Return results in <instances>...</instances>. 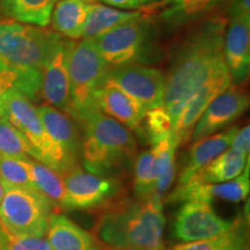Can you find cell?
Masks as SVG:
<instances>
[{"label":"cell","instance_id":"60d3db41","mask_svg":"<svg viewBox=\"0 0 250 250\" xmlns=\"http://www.w3.org/2000/svg\"><path fill=\"white\" fill-rule=\"evenodd\" d=\"M86 1H88V2H95V0H86Z\"/></svg>","mask_w":250,"mask_h":250},{"label":"cell","instance_id":"4316f807","mask_svg":"<svg viewBox=\"0 0 250 250\" xmlns=\"http://www.w3.org/2000/svg\"><path fill=\"white\" fill-rule=\"evenodd\" d=\"M169 250H248V224L239 217L233 226L220 235L203 241L181 243Z\"/></svg>","mask_w":250,"mask_h":250},{"label":"cell","instance_id":"9a60e30c","mask_svg":"<svg viewBox=\"0 0 250 250\" xmlns=\"http://www.w3.org/2000/svg\"><path fill=\"white\" fill-rule=\"evenodd\" d=\"M224 57L232 85H242L250 72V17L229 19L224 39Z\"/></svg>","mask_w":250,"mask_h":250},{"label":"cell","instance_id":"836d02e7","mask_svg":"<svg viewBox=\"0 0 250 250\" xmlns=\"http://www.w3.org/2000/svg\"><path fill=\"white\" fill-rule=\"evenodd\" d=\"M229 148L235 149V151L242 153L247 156H249L250 152V127L249 125H246L241 130H237V132L234 136V138L230 143Z\"/></svg>","mask_w":250,"mask_h":250},{"label":"cell","instance_id":"52a82bcc","mask_svg":"<svg viewBox=\"0 0 250 250\" xmlns=\"http://www.w3.org/2000/svg\"><path fill=\"white\" fill-rule=\"evenodd\" d=\"M55 213L59 212L54 204L33 189H7L0 202V224L13 235L45 236Z\"/></svg>","mask_w":250,"mask_h":250},{"label":"cell","instance_id":"7402d4cb","mask_svg":"<svg viewBox=\"0 0 250 250\" xmlns=\"http://www.w3.org/2000/svg\"><path fill=\"white\" fill-rule=\"evenodd\" d=\"M90 2L86 0H58L51 14L55 33L70 40H81Z\"/></svg>","mask_w":250,"mask_h":250},{"label":"cell","instance_id":"d590c367","mask_svg":"<svg viewBox=\"0 0 250 250\" xmlns=\"http://www.w3.org/2000/svg\"><path fill=\"white\" fill-rule=\"evenodd\" d=\"M102 2L116 8L125 9H138L143 4L139 0H101Z\"/></svg>","mask_w":250,"mask_h":250},{"label":"cell","instance_id":"ba28073f","mask_svg":"<svg viewBox=\"0 0 250 250\" xmlns=\"http://www.w3.org/2000/svg\"><path fill=\"white\" fill-rule=\"evenodd\" d=\"M144 18L121 24L92 39L109 67L137 64L145 57L149 42V26Z\"/></svg>","mask_w":250,"mask_h":250},{"label":"cell","instance_id":"d6a6232c","mask_svg":"<svg viewBox=\"0 0 250 250\" xmlns=\"http://www.w3.org/2000/svg\"><path fill=\"white\" fill-rule=\"evenodd\" d=\"M7 234L6 250H52L46 236Z\"/></svg>","mask_w":250,"mask_h":250},{"label":"cell","instance_id":"5b68a950","mask_svg":"<svg viewBox=\"0 0 250 250\" xmlns=\"http://www.w3.org/2000/svg\"><path fill=\"white\" fill-rule=\"evenodd\" d=\"M111 68L100 55L92 39L74 42L68 61L71 105L66 114L70 117L94 108V93L108 79Z\"/></svg>","mask_w":250,"mask_h":250},{"label":"cell","instance_id":"1f68e13d","mask_svg":"<svg viewBox=\"0 0 250 250\" xmlns=\"http://www.w3.org/2000/svg\"><path fill=\"white\" fill-rule=\"evenodd\" d=\"M143 123H145L146 136L152 145L173 136V123L164 107L146 110Z\"/></svg>","mask_w":250,"mask_h":250},{"label":"cell","instance_id":"6da1fadb","mask_svg":"<svg viewBox=\"0 0 250 250\" xmlns=\"http://www.w3.org/2000/svg\"><path fill=\"white\" fill-rule=\"evenodd\" d=\"M227 19L206 20L183 41L166 77L162 107L169 115L173 130L184 105L211 79L219 68L226 66L224 39Z\"/></svg>","mask_w":250,"mask_h":250},{"label":"cell","instance_id":"5bb4252c","mask_svg":"<svg viewBox=\"0 0 250 250\" xmlns=\"http://www.w3.org/2000/svg\"><path fill=\"white\" fill-rule=\"evenodd\" d=\"M249 162L239 176L223 183H201L189 180L183 184H176L167 196L168 203H184L203 201L212 203L215 199L230 203L245 201L250 191Z\"/></svg>","mask_w":250,"mask_h":250},{"label":"cell","instance_id":"3957f363","mask_svg":"<svg viewBox=\"0 0 250 250\" xmlns=\"http://www.w3.org/2000/svg\"><path fill=\"white\" fill-rule=\"evenodd\" d=\"M71 118L85 133L81 155L90 173L107 176L136 155V139L131 131L98 108L87 109Z\"/></svg>","mask_w":250,"mask_h":250},{"label":"cell","instance_id":"cb8c5ba5","mask_svg":"<svg viewBox=\"0 0 250 250\" xmlns=\"http://www.w3.org/2000/svg\"><path fill=\"white\" fill-rule=\"evenodd\" d=\"M249 162V156L227 148L210 164L197 171L190 180L201 183H223L235 179L242 173ZM189 181V180H188Z\"/></svg>","mask_w":250,"mask_h":250},{"label":"cell","instance_id":"4dcf8cb0","mask_svg":"<svg viewBox=\"0 0 250 250\" xmlns=\"http://www.w3.org/2000/svg\"><path fill=\"white\" fill-rule=\"evenodd\" d=\"M26 160L0 154V183L4 190L14 188L35 190Z\"/></svg>","mask_w":250,"mask_h":250},{"label":"cell","instance_id":"7a4b0ae2","mask_svg":"<svg viewBox=\"0 0 250 250\" xmlns=\"http://www.w3.org/2000/svg\"><path fill=\"white\" fill-rule=\"evenodd\" d=\"M166 218L162 199H112L102 206L94 234L108 250H161Z\"/></svg>","mask_w":250,"mask_h":250},{"label":"cell","instance_id":"ab89813d","mask_svg":"<svg viewBox=\"0 0 250 250\" xmlns=\"http://www.w3.org/2000/svg\"><path fill=\"white\" fill-rule=\"evenodd\" d=\"M142 4H149V2H153V1H158V0H139Z\"/></svg>","mask_w":250,"mask_h":250},{"label":"cell","instance_id":"e575fe53","mask_svg":"<svg viewBox=\"0 0 250 250\" xmlns=\"http://www.w3.org/2000/svg\"><path fill=\"white\" fill-rule=\"evenodd\" d=\"M247 15L250 17V0H232L228 7V18Z\"/></svg>","mask_w":250,"mask_h":250},{"label":"cell","instance_id":"f1b7e54d","mask_svg":"<svg viewBox=\"0 0 250 250\" xmlns=\"http://www.w3.org/2000/svg\"><path fill=\"white\" fill-rule=\"evenodd\" d=\"M158 182L155 156L153 148L143 151L137 156L134 164V193L139 199H146L154 196Z\"/></svg>","mask_w":250,"mask_h":250},{"label":"cell","instance_id":"30bf717a","mask_svg":"<svg viewBox=\"0 0 250 250\" xmlns=\"http://www.w3.org/2000/svg\"><path fill=\"white\" fill-rule=\"evenodd\" d=\"M108 80L136 100L145 110L162 107L166 76L159 68L130 64L111 68Z\"/></svg>","mask_w":250,"mask_h":250},{"label":"cell","instance_id":"ffe728a7","mask_svg":"<svg viewBox=\"0 0 250 250\" xmlns=\"http://www.w3.org/2000/svg\"><path fill=\"white\" fill-rule=\"evenodd\" d=\"M225 0H164L154 5L159 19L170 29L191 24L208 17Z\"/></svg>","mask_w":250,"mask_h":250},{"label":"cell","instance_id":"7c38bea8","mask_svg":"<svg viewBox=\"0 0 250 250\" xmlns=\"http://www.w3.org/2000/svg\"><path fill=\"white\" fill-rule=\"evenodd\" d=\"M74 41L58 35L42 67L41 98L45 104L67 112L71 105L68 61Z\"/></svg>","mask_w":250,"mask_h":250},{"label":"cell","instance_id":"d6986e66","mask_svg":"<svg viewBox=\"0 0 250 250\" xmlns=\"http://www.w3.org/2000/svg\"><path fill=\"white\" fill-rule=\"evenodd\" d=\"M45 236L52 250L103 249L93 234L61 213L51 215Z\"/></svg>","mask_w":250,"mask_h":250},{"label":"cell","instance_id":"277c9868","mask_svg":"<svg viewBox=\"0 0 250 250\" xmlns=\"http://www.w3.org/2000/svg\"><path fill=\"white\" fill-rule=\"evenodd\" d=\"M2 116L24 137L35 153V160L64 175L72 170L66 156L54 142L41 120L35 105L17 90L2 95Z\"/></svg>","mask_w":250,"mask_h":250},{"label":"cell","instance_id":"8fae6325","mask_svg":"<svg viewBox=\"0 0 250 250\" xmlns=\"http://www.w3.org/2000/svg\"><path fill=\"white\" fill-rule=\"evenodd\" d=\"M173 224L174 236L183 243L203 241L227 232L234 220L220 217L212 203L188 201L182 203Z\"/></svg>","mask_w":250,"mask_h":250},{"label":"cell","instance_id":"2e32d148","mask_svg":"<svg viewBox=\"0 0 250 250\" xmlns=\"http://www.w3.org/2000/svg\"><path fill=\"white\" fill-rule=\"evenodd\" d=\"M230 85L232 83L227 66H224L219 68L211 77V79L188 101L173 130V137L177 146L189 142L193 126L205 109L219 94L223 93Z\"/></svg>","mask_w":250,"mask_h":250},{"label":"cell","instance_id":"83f0119b","mask_svg":"<svg viewBox=\"0 0 250 250\" xmlns=\"http://www.w3.org/2000/svg\"><path fill=\"white\" fill-rule=\"evenodd\" d=\"M177 147L179 146L173 136L153 145L152 148L154 152L156 171H158V182L155 186V192L158 195L160 193L161 196H164L176 176L175 152Z\"/></svg>","mask_w":250,"mask_h":250},{"label":"cell","instance_id":"4fadbf2b","mask_svg":"<svg viewBox=\"0 0 250 250\" xmlns=\"http://www.w3.org/2000/svg\"><path fill=\"white\" fill-rule=\"evenodd\" d=\"M249 107V96L240 86L230 85L219 94L193 126L190 140L192 143L217 133L241 117Z\"/></svg>","mask_w":250,"mask_h":250},{"label":"cell","instance_id":"e0dca14e","mask_svg":"<svg viewBox=\"0 0 250 250\" xmlns=\"http://www.w3.org/2000/svg\"><path fill=\"white\" fill-rule=\"evenodd\" d=\"M93 102L100 111L120 122L129 130H139L143 125L145 109L110 80L107 79L94 93Z\"/></svg>","mask_w":250,"mask_h":250},{"label":"cell","instance_id":"8d00e7d4","mask_svg":"<svg viewBox=\"0 0 250 250\" xmlns=\"http://www.w3.org/2000/svg\"><path fill=\"white\" fill-rule=\"evenodd\" d=\"M6 246H7V234L0 224V250H6Z\"/></svg>","mask_w":250,"mask_h":250},{"label":"cell","instance_id":"603a6c76","mask_svg":"<svg viewBox=\"0 0 250 250\" xmlns=\"http://www.w3.org/2000/svg\"><path fill=\"white\" fill-rule=\"evenodd\" d=\"M144 17L142 11H122L109 6L90 2L88 17L81 39H95L115 28Z\"/></svg>","mask_w":250,"mask_h":250},{"label":"cell","instance_id":"f546056e","mask_svg":"<svg viewBox=\"0 0 250 250\" xmlns=\"http://www.w3.org/2000/svg\"><path fill=\"white\" fill-rule=\"evenodd\" d=\"M0 154L23 160L35 159L29 143L4 116L0 117Z\"/></svg>","mask_w":250,"mask_h":250},{"label":"cell","instance_id":"44dd1931","mask_svg":"<svg viewBox=\"0 0 250 250\" xmlns=\"http://www.w3.org/2000/svg\"><path fill=\"white\" fill-rule=\"evenodd\" d=\"M237 130H239L237 126H232L223 131V132L211 134L204 139L193 143L192 147L190 149L187 165L184 166L183 170L179 175L177 184L186 183L197 171L201 170L203 167L210 164L218 155H220L227 148H229L230 143H232Z\"/></svg>","mask_w":250,"mask_h":250},{"label":"cell","instance_id":"ac0fdd59","mask_svg":"<svg viewBox=\"0 0 250 250\" xmlns=\"http://www.w3.org/2000/svg\"><path fill=\"white\" fill-rule=\"evenodd\" d=\"M36 109L50 137L64 152L72 169L78 167L83 142L80 139L76 122L66 112L52 105L42 104L36 107Z\"/></svg>","mask_w":250,"mask_h":250},{"label":"cell","instance_id":"9c48e42d","mask_svg":"<svg viewBox=\"0 0 250 250\" xmlns=\"http://www.w3.org/2000/svg\"><path fill=\"white\" fill-rule=\"evenodd\" d=\"M65 186L64 208L92 210L115 199L122 184L116 177L83 170L80 166L62 175Z\"/></svg>","mask_w":250,"mask_h":250},{"label":"cell","instance_id":"74e56055","mask_svg":"<svg viewBox=\"0 0 250 250\" xmlns=\"http://www.w3.org/2000/svg\"><path fill=\"white\" fill-rule=\"evenodd\" d=\"M2 95H4V92H2L1 87H0V117L2 116V102H1Z\"/></svg>","mask_w":250,"mask_h":250},{"label":"cell","instance_id":"d4e9b609","mask_svg":"<svg viewBox=\"0 0 250 250\" xmlns=\"http://www.w3.org/2000/svg\"><path fill=\"white\" fill-rule=\"evenodd\" d=\"M58 0H0V8L17 22L45 28Z\"/></svg>","mask_w":250,"mask_h":250},{"label":"cell","instance_id":"f35d334b","mask_svg":"<svg viewBox=\"0 0 250 250\" xmlns=\"http://www.w3.org/2000/svg\"><path fill=\"white\" fill-rule=\"evenodd\" d=\"M4 192H5L4 188H2L1 183H0V202H1V199H2V196H4Z\"/></svg>","mask_w":250,"mask_h":250},{"label":"cell","instance_id":"484cf974","mask_svg":"<svg viewBox=\"0 0 250 250\" xmlns=\"http://www.w3.org/2000/svg\"><path fill=\"white\" fill-rule=\"evenodd\" d=\"M26 162L36 191L46 197L57 212L64 208L65 186L62 175L35 159H27Z\"/></svg>","mask_w":250,"mask_h":250},{"label":"cell","instance_id":"8992f818","mask_svg":"<svg viewBox=\"0 0 250 250\" xmlns=\"http://www.w3.org/2000/svg\"><path fill=\"white\" fill-rule=\"evenodd\" d=\"M59 34L17 21H0V64L42 70Z\"/></svg>","mask_w":250,"mask_h":250}]
</instances>
